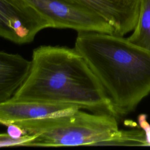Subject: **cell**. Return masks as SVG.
I'll return each mask as SVG.
<instances>
[{
  "label": "cell",
  "instance_id": "obj_1",
  "mask_svg": "<svg viewBox=\"0 0 150 150\" xmlns=\"http://www.w3.org/2000/svg\"><path fill=\"white\" fill-rule=\"evenodd\" d=\"M30 61L27 77L11 100L70 105L115 116L103 86L74 48L40 46Z\"/></svg>",
  "mask_w": 150,
  "mask_h": 150
},
{
  "label": "cell",
  "instance_id": "obj_2",
  "mask_svg": "<svg viewBox=\"0 0 150 150\" xmlns=\"http://www.w3.org/2000/svg\"><path fill=\"white\" fill-rule=\"evenodd\" d=\"M74 49L103 86L116 117L150 93V51L113 33L78 32Z\"/></svg>",
  "mask_w": 150,
  "mask_h": 150
},
{
  "label": "cell",
  "instance_id": "obj_3",
  "mask_svg": "<svg viewBox=\"0 0 150 150\" xmlns=\"http://www.w3.org/2000/svg\"><path fill=\"white\" fill-rule=\"evenodd\" d=\"M35 138L29 146L107 145L119 131L116 117L108 113L72 112L13 124Z\"/></svg>",
  "mask_w": 150,
  "mask_h": 150
},
{
  "label": "cell",
  "instance_id": "obj_4",
  "mask_svg": "<svg viewBox=\"0 0 150 150\" xmlns=\"http://www.w3.org/2000/svg\"><path fill=\"white\" fill-rule=\"evenodd\" d=\"M51 23L52 28L113 33L114 28L80 0H23Z\"/></svg>",
  "mask_w": 150,
  "mask_h": 150
},
{
  "label": "cell",
  "instance_id": "obj_5",
  "mask_svg": "<svg viewBox=\"0 0 150 150\" xmlns=\"http://www.w3.org/2000/svg\"><path fill=\"white\" fill-rule=\"evenodd\" d=\"M51 23L23 0H0V37L17 44L30 43Z\"/></svg>",
  "mask_w": 150,
  "mask_h": 150
},
{
  "label": "cell",
  "instance_id": "obj_6",
  "mask_svg": "<svg viewBox=\"0 0 150 150\" xmlns=\"http://www.w3.org/2000/svg\"><path fill=\"white\" fill-rule=\"evenodd\" d=\"M103 17L114 28V34L123 36L137 23L140 0H80Z\"/></svg>",
  "mask_w": 150,
  "mask_h": 150
},
{
  "label": "cell",
  "instance_id": "obj_7",
  "mask_svg": "<svg viewBox=\"0 0 150 150\" xmlns=\"http://www.w3.org/2000/svg\"><path fill=\"white\" fill-rule=\"evenodd\" d=\"M80 108L70 105L34 101H13L0 103V124H9L72 112Z\"/></svg>",
  "mask_w": 150,
  "mask_h": 150
},
{
  "label": "cell",
  "instance_id": "obj_8",
  "mask_svg": "<svg viewBox=\"0 0 150 150\" xmlns=\"http://www.w3.org/2000/svg\"><path fill=\"white\" fill-rule=\"evenodd\" d=\"M31 65L20 54L0 51V103L10 100L27 77Z\"/></svg>",
  "mask_w": 150,
  "mask_h": 150
},
{
  "label": "cell",
  "instance_id": "obj_9",
  "mask_svg": "<svg viewBox=\"0 0 150 150\" xmlns=\"http://www.w3.org/2000/svg\"><path fill=\"white\" fill-rule=\"evenodd\" d=\"M132 31L127 39L150 51V0H140L139 15Z\"/></svg>",
  "mask_w": 150,
  "mask_h": 150
},
{
  "label": "cell",
  "instance_id": "obj_10",
  "mask_svg": "<svg viewBox=\"0 0 150 150\" xmlns=\"http://www.w3.org/2000/svg\"><path fill=\"white\" fill-rule=\"evenodd\" d=\"M107 145H147L145 134L141 131H120Z\"/></svg>",
  "mask_w": 150,
  "mask_h": 150
},
{
  "label": "cell",
  "instance_id": "obj_11",
  "mask_svg": "<svg viewBox=\"0 0 150 150\" xmlns=\"http://www.w3.org/2000/svg\"><path fill=\"white\" fill-rule=\"evenodd\" d=\"M35 138L33 135L26 134L19 138H13L7 132L0 134V147L26 146L28 143Z\"/></svg>",
  "mask_w": 150,
  "mask_h": 150
},
{
  "label": "cell",
  "instance_id": "obj_12",
  "mask_svg": "<svg viewBox=\"0 0 150 150\" xmlns=\"http://www.w3.org/2000/svg\"><path fill=\"white\" fill-rule=\"evenodd\" d=\"M138 122L140 127L144 131L147 145H150V124L147 121V115L145 114H139L138 117Z\"/></svg>",
  "mask_w": 150,
  "mask_h": 150
},
{
  "label": "cell",
  "instance_id": "obj_13",
  "mask_svg": "<svg viewBox=\"0 0 150 150\" xmlns=\"http://www.w3.org/2000/svg\"><path fill=\"white\" fill-rule=\"evenodd\" d=\"M7 127V133L13 138H17L26 135L23 130L15 124H9Z\"/></svg>",
  "mask_w": 150,
  "mask_h": 150
}]
</instances>
